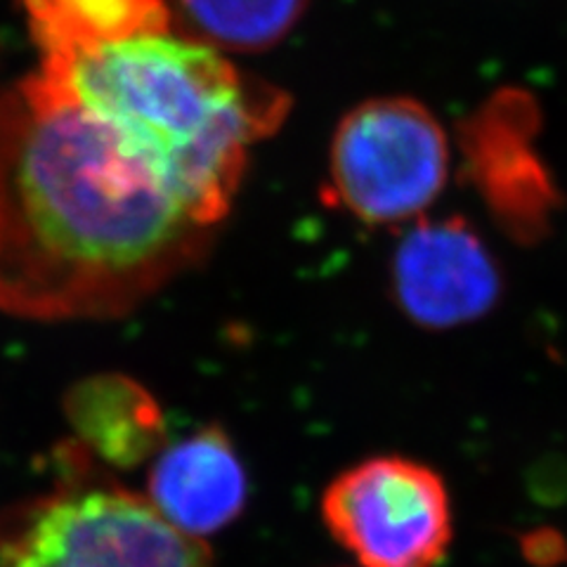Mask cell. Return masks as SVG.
<instances>
[{
	"label": "cell",
	"mask_w": 567,
	"mask_h": 567,
	"mask_svg": "<svg viewBox=\"0 0 567 567\" xmlns=\"http://www.w3.org/2000/svg\"><path fill=\"white\" fill-rule=\"evenodd\" d=\"M450 152L447 131L423 102L364 100L333 131L327 197L364 225H410L445 189Z\"/></svg>",
	"instance_id": "obj_4"
},
{
	"label": "cell",
	"mask_w": 567,
	"mask_h": 567,
	"mask_svg": "<svg viewBox=\"0 0 567 567\" xmlns=\"http://www.w3.org/2000/svg\"><path fill=\"white\" fill-rule=\"evenodd\" d=\"M64 412L81 445L118 471L145 464L168 442L162 404L147 385L126 374L79 381L69 390Z\"/></svg>",
	"instance_id": "obj_9"
},
{
	"label": "cell",
	"mask_w": 567,
	"mask_h": 567,
	"mask_svg": "<svg viewBox=\"0 0 567 567\" xmlns=\"http://www.w3.org/2000/svg\"><path fill=\"white\" fill-rule=\"evenodd\" d=\"M539 106L506 87L461 123L458 147L473 187L516 241H537L558 210V189L535 150Z\"/></svg>",
	"instance_id": "obj_6"
},
{
	"label": "cell",
	"mask_w": 567,
	"mask_h": 567,
	"mask_svg": "<svg viewBox=\"0 0 567 567\" xmlns=\"http://www.w3.org/2000/svg\"><path fill=\"white\" fill-rule=\"evenodd\" d=\"M322 518L362 567H437L454 535L445 481L404 456L364 458L336 475Z\"/></svg>",
	"instance_id": "obj_5"
},
{
	"label": "cell",
	"mask_w": 567,
	"mask_h": 567,
	"mask_svg": "<svg viewBox=\"0 0 567 567\" xmlns=\"http://www.w3.org/2000/svg\"><path fill=\"white\" fill-rule=\"evenodd\" d=\"M310 0H175L194 39L227 52H260L281 43Z\"/></svg>",
	"instance_id": "obj_11"
},
{
	"label": "cell",
	"mask_w": 567,
	"mask_h": 567,
	"mask_svg": "<svg viewBox=\"0 0 567 567\" xmlns=\"http://www.w3.org/2000/svg\"><path fill=\"white\" fill-rule=\"evenodd\" d=\"M41 58H60L173 29L166 0H22Z\"/></svg>",
	"instance_id": "obj_10"
},
{
	"label": "cell",
	"mask_w": 567,
	"mask_h": 567,
	"mask_svg": "<svg viewBox=\"0 0 567 567\" xmlns=\"http://www.w3.org/2000/svg\"><path fill=\"white\" fill-rule=\"evenodd\" d=\"M147 499L187 537L206 535L233 525L246 506L248 475L233 440L218 425L173 442L154 456Z\"/></svg>",
	"instance_id": "obj_8"
},
{
	"label": "cell",
	"mask_w": 567,
	"mask_h": 567,
	"mask_svg": "<svg viewBox=\"0 0 567 567\" xmlns=\"http://www.w3.org/2000/svg\"><path fill=\"white\" fill-rule=\"evenodd\" d=\"M39 74L102 121L208 227L233 208L248 152L289 114L277 85L173 29L41 58Z\"/></svg>",
	"instance_id": "obj_2"
},
{
	"label": "cell",
	"mask_w": 567,
	"mask_h": 567,
	"mask_svg": "<svg viewBox=\"0 0 567 567\" xmlns=\"http://www.w3.org/2000/svg\"><path fill=\"white\" fill-rule=\"evenodd\" d=\"M390 284L414 324L442 331L483 319L502 296V272L464 218H419L404 229Z\"/></svg>",
	"instance_id": "obj_7"
},
{
	"label": "cell",
	"mask_w": 567,
	"mask_h": 567,
	"mask_svg": "<svg viewBox=\"0 0 567 567\" xmlns=\"http://www.w3.org/2000/svg\"><path fill=\"white\" fill-rule=\"evenodd\" d=\"M213 229L39 71L0 91V312L123 317L199 265Z\"/></svg>",
	"instance_id": "obj_1"
},
{
	"label": "cell",
	"mask_w": 567,
	"mask_h": 567,
	"mask_svg": "<svg viewBox=\"0 0 567 567\" xmlns=\"http://www.w3.org/2000/svg\"><path fill=\"white\" fill-rule=\"evenodd\" d=\"M0 567H210L147 496L74 481L0 513Z\"/></svg>",
	"instance_id": "obj_3"
}]
</instances>
